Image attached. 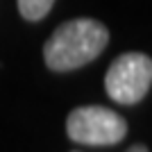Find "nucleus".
<instances>
[{"mask_svg": "<svg viewBox=\"0 0 152 152\" xmlns=\"http://www.w3.org/2000/svg\"><path fill=\"white\" fill-rule=\"evenodd\" d=\"M109 43V30L93 18H75L59 25L43 45V59L52 70H75L93 61Z\"/></svg>", "mask_w": 152, "mask_h": 152, "instance_id": "1", "label": "nucleus"}, {"mask_svg": "<svg viewBox=\"0 0 152 152\" xmlns=\"http://www.w3.org/2000/svg\"><path fill=\"white\" fill-rule=\"evenodd\" d=\"M152 84V59L143 52H125L107 70L104 89L111 100L121 104H136Z\"/></svg>", "mask_w": 152, "mask_h": 152, "instance_id": "2", "label": "nucleus"}, {"mask_svg": "<svg viewBox=\"0 0 152 152\" xmlns=\"http://www.w3.org/2000/svg\"><path fill=\"white\" fill-rule=\"evenodd\" d=\"M66 132L84 145H114L125 139L127 123L107 107H77L66 121Z\"/></svg>", "mask_w": 152, "mask_h": 152, "instance_id": "3", "label": "nucleus"}, {"mask_svg": "<svg viewBox=\"0 0 152 152\" xmlns=\"http://www.w3.org/2000/svg\"><path fill=\"white\" fill-rule=\"evenodd\" d=\"M52 5L55 0H18V12L27 20H41L43 16H48Z\"/></svg>", "mask_w": 152, "mask_h": 152, "instance_id": "4", "label": "nucleus"}, {"mask_svg": "<svg viewBox=\"0 0 152 152\" xmlns=\"http://www.w3.org/2000/svg\"><path fill=\"white\" fill-rule=\"evenodd\" d=\"M127 152H148V148H145V145H132Z\"/></svg>", "mask_w": 152, "mask_h": 152, "instance_id": "5", "label": "nucleus"}]
</instances>
